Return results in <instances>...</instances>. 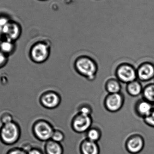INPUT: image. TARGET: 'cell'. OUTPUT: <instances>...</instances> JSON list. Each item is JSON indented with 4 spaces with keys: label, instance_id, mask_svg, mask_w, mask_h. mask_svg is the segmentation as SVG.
Returning <instances> with one entry per match:
<instances>
[{
    "label": "cell",
    "instance_id": "e0dca14e",
    "mask_svg": "<svg viewBox=\"0 0 154 154\" xmlns=\"http://www.w3.org/2000/svg\"><path fill=\"white\" fill-rule=\"evenodd\" d=\"M142 98L154 106V83H150L143 87Z\"/></svg>",
    "mask_w": 154,
    "mask_h": 154
},
{
    "label": "cell",
    "instance_id": "5b68a950",
    "mask_svg": "<svg viewBox=\"0 0 154 154\" xmlns=\"http://www.w3.org/2000/svg\"><path fill=\"white\" fill-rule=\"evenodd\" d=\"M116 75L121 83L126 84L137 79V69L128 62L120 64L117 69Z\"/></svg>",
    "mask_w": 154,
    "mask_h": 154
},
{
    "label": "cell",
    "instance_id": "d6986e66",
    "mask_svg": "<svg viewBox=\"0 0 154 154\" xmlns=\"http://www.w3.org/2000/svg\"><path fill=\"white\" fill-rule=\"evenodd\" d=\"M101 133L97 128L91 127L87 132V139L97 143L100 139Z\"/></svg>",
    "mask_w": 154,
    "mask_h": 154
},
{
    "label": "cell",
    "instance_id": "6da1fadb",
    "mask_svg": "<svg viewBox=\"0 0 154 154\" xmlns=\"http://www.w3.org/2000/svg\"><path fill=\"white\" fill-rule=\"evenodd\" d=\"M99 48H97L92 56L80 57L75 63V67L77 72L89 80H93L96 78L98 66L95 58Z\"/></svg>",
    "mask_w": 154,
    "mask_h": 154
},
{
    "label": "cell",
    "instance_id": "4fadbf2b",
    "mask_svg": "<svg viewBox=\"0 0 154 154\" xmlns=\"http://www.w3.org/2000/svg\"><path fill=\"white\" fill-rule=\"evenodd\" d=\"M143 87L141 82L137 79L127 84L125 91L130 97H137L142 95Z\"/></svg>",
    "mask_w": 154,
    "mask_h": 154
},
{
    "label": "cell",
    "instance_id": "44dd1931",
    "mask_svg": "<svg viewBox=\"0 0 154 154\" xmlns=\"http://www.w3.org/2000/svg\"><path fill=\"white\" fill-rule=\"evenodd\" d=\"M43 141H40L37 139V143H34V146L32 149L29 151L28 154H43L42 149V144Z\"/></svg>",
    "mask_w": 154,
    "mask_h": 154
},
{
    "label": "cell",
    "instance_id": "3957f363",
    "mask_svg": "<svg viewBox=\"0 0 154 154\" xmlns=\"http://www.w3.org/2000/svg\"><path fill=\"white\" fill-rule=\"evenodd\" d=\"M32 134L40 141L47 142L51 140L54 132L53 127L48 121L38 119L33 123L32 127Z\"/></svg>",
    "mask_w": 154,
    "mask_h": 154
},
{
    "label": "cell",
    "instance_id": "5bb4252c",
    "mask_svg": "<svg viewBox=\"0 0 154 154\" xmlns=\"http://www.w3.org/2000/svg\"><path fill=\"white\" fill-rule=\"evenodd\" d=\"M81 151L82 154H99V148L97 143L88 139L82 144Z\"/></svg>",
    "mask_w": 154,
    "mask_h": 154
},
{
    "label": "cell",
    "instance_id": "8fae6325",
    "mask_svg": "<svg viewBox=\"0 0 154 154\" xmlns=\"http://www.w3.org/2000/svg\"><path fill=\"white\" fill-rule=\"evenodd\" d=\"M154 108L152 104L142 98L136 102L134 110L136 116L143 119L151 113Z\"/></svg>",
    "mask_w": 154,
    "mask_h": 154
},
{
    "label": "cell",
    "instance_id": "8992f818",
    "mask_svg": "<svg viewBox=\"0 0 154 154\" xmlns=\"http://www.w3.org/2000/svg\"><path fill=\"white\" fill-rule=\"evenodd\" d=\"M125 100V95L122 92L109 94L105 99V106L110 112H118L124 106Z\"/></svg>",
    "mask_w": 154,
    "mask_h": 154
},
{
    "label": "cell",
    "instance_id": "277c9868",
    "mask_svg": "<svg viewBox=\"0 0 154 154\" xmlns=\"http://www.w3.org/2000/svg\"><path fill=\"white\" fill-rule=\"evenodd\" d=\"M51 44L45 42H37L30 49V56L36 63L42 64L48 60L50 53Z\"/></svg>",
    "mask_w": 154,
    "mask_h": 154
},
{
    "label": "cell",
    "instance_id": "9c48e42d",
    "mask_svg": "<svg viewBox=\"0 0 154 154\" xmlns=\"http://www.w3.org/2000/svg\"><path fill=\"white\" fill-rule=\"evenodd\" d=\"M40 100L41 104L44 107L53 109L59 106L61 102V98L57 92L48 91L42 95Z\"/></svg>",
    "mask_w": 154,
    "mask_h": 154
},
{
    "label": "cell",
    "instance_id": "ac0fdd59",
    "mask_svg": "<svg viewBox=\"0 0 154 154\" xmlns=\"http://www.w3.org/2000/svg\"><path fill=\"white\" fill-rule=\"evenodd\" d=\"M14 49L15 46L13 42L5 39L0 42V51L6 55L11 54Z\"/></svg>",
    "mask_w": 154,
    "mask_h": 154
},
{
    "label": "cell",
    "instance_id": "30bf717a",
    "mask_svg": "<svg viewBox=\"0 0 154 154\" xmlns=\"http://www.w3.org/2000/svg\"><path fill=\"white\" fill-rule=\"evenodd\" d=\"M143 137L139 134L132 135L128 139L126 146L130 153L137 154L141 152L144 147Z\"/></svg>",
    "mask_w": 154,
    "mask_h": 154
},
{
    "label": "cell",
    "instance_id": "d4e9b609",
    "mask_svg": "<svg viewBox=\"0 0 154 154\" xmlns=\"http://www.w3.org/2000/svg\"><path fill=\"white\" fill-rule=\"evenodd\" d=\"M6 154H28L27 152L24 151L23 149L19 146L14 147L9 149Z\"/></svg>",
    "mask_w": 154,
    "mask_h": 154
},
{
    "label": "cell",
    "instance_id": "484cf974",
    "mask_svg": "<svg viewBox=\"0 0 154 154\" xmlns=\"http://www.w3.org/2000/svg\"><path fill=\"white\" fill-rule=\"evenodd\" d=\"M7 61V55L0 51V68L3 67Z\"/></svg>",
    "mask_w": 154,
    "mask_h": 154
},
{
    "label": "cell",
    "instance_id": "7a4b0ae2",
    "mask_svg": "<svg viewBox=\"0 0 154 154\" xmlns=\"http://www.w3.org/2000/svg\"><path fill=\"white\" fill-rule=\"evenodd\" d=\"M21 135L20 125L13 121L2 125L0 128V142L7 146H12L18 143Z\"/></svg>",
    "mask_w": 154,
    "mask_h": 154
},
{
    "label": "cell",
    "instance_id": "603a6c76",
    "mask_svg": "<svg viewBox=\"0 0 154 154\" xmlns=\"http://www.w3.org/2000/svg\"><path fill=\"white\" fill-rule=\"evenodd\" d=\"M144 123L148 126L154 128V108L151 113L143 119Z\"/></svg>",
    "mask_w": 154,
    "mask_h": 154
},
{
    "label": "cell",
    "instance_id": "7c38bea8",
    "mask_svg": "<svg viewBox=\"0 0 154 154\" xmlns=\"http://www.w3.org/2000/svg\"><path fill=\"white\" fill-rule=\"evenodd\" d=\"M2 29L4 37H5V39L14 42L17 40L20 35V26L15 23L9 22Z\"/></svg>",
    "mask_w": 154,
    "mask_h": 154
},
{
    "label": "cell",
    "instance_id": "cb8c5ba5",
    "mask_svg": "<svg viewBox=\"0 0 154 154\" xmlns=\"http://www.w3.org/2000/svg\"><path fill=\"white\" fill-rule=\"evenodd\" d=\"M34 143H31L30 141H26L23 143L20 146V147L28 153L29 151H30L34 147Z\"/></svg>",
    "mask_w": 154,
    "mask_h": 154
},
{
    "label": "cell",
    "instance_id": "83f0119b",
    "mask_svg": "<svg viewBox=\"0 0 154 154\" xmlns=\"http://www.w3.org/2000/svg\"><path fill=\"white\" fill-rule=\"evenodd\" d=\"M4 37L2 29L0 27V42L3 40V38Z\"/></svg>",
    "mask_w": 154,
    "mask_h": 154
},
{
    "label": "cell",
    "instance_id": "9a60e30c",
    "mask_svg": "<svg viewBox=\"0 0 154 154\" xmlns=\"http://www.w3.org/2000/svg\"><path fill=\"white\" fill-rule=\"evenodd\" d=\"M45 150L47 154H63V152L60 144L52 140L46 142Z\"/></svg>",
    "mask_w": 154,
    "mask_h": 154
},
{
    "label": "cell",
    "instance_id": "7402d4cb",
    "mask_svg": "<svg viewBox=\"0 0 154 154\" xmlns=\"http://www.w3.org/2000/svg\"><path fill=\"white\" fill-rule=\"evenodd\" d=\"M64 138L65 135L60 130H54L51 140L58 143H60L64 140Z\"/></svg>",
    "mask_w": 154,
    "mask_h": 154
},
{
    "label": "cell",
    "instance_id": "4316f807",
    "mask_svg": "<svg viewBox=\"0 0 154 154\" xmlns=\"http://www.w3.org/2000/svg\"><path fill=\"white\" fill-rule=\"evenodd\" d=\"M8 23H9V21L7 18L5 17H0V27L2 28Z\"/></svg>",
    "mask_w": 154,
    "mask_h": 154
},
{
    "label": "cell",
    "instance_id": "ffe728a7",
    "mask_svg": "<svg viewBox=\"0 0 154 154\" xmlns=\"http://www.w3.org/2000/svg\"><path fill=\"white\" fill-rule=\"evenodd\" d=\"M0 121L2 125L9 124L13 121L12 115L9 112H5L1 114Z\"/></svg>",
    "mask_w": 154,
    "mask_h": 154
},
{
    "label": "cell",
    "instance_id": "2e32d148",
    "mask_svg": "<svg viewBox=\"0 0 154 154\" xmlns=\"http://www.w3.org/2000/svg\"><path fill=\"white\" fill-rule=\"evenodd\" d=\"M122 88L121 82L117 79H110L106 84V89L109 94L120 93Z\"/></svg>",
    "mask_w": 154,
    "mask_h": 154
},
{
    "label": "cell",
    "instance_id": "ba28073f",
    "mask_svg": "<svg viewBox=\"0 0 154 154\" xmlns=\"http://www.w3.org/2000/svg\"><path fill=\"white\" fill-rule=\"evenodd\" d=\"M136 69L137 79L141 82H147L154 79V63L152 62H142Z\"/></svg>",
    "mask_w": 154,
    "mask_h": 154
},
{
    "label": "cell",
    "instance_id": "52a82bcc",
    "mask_svg": "<svg viewBox=\"0 0 154 154\" xmlns=\"http://www.w3.org/2000/svg\"><path fill=\"white\" fill-rule=\"evenodd\" d=\"M92 119L91 116L79 113L75 116L72 122V127L75 131L79 133L88 132L91 128Z\"/></svg>",
    "mask_w": 154,
    "mask_h": 154
}]
</instances>
